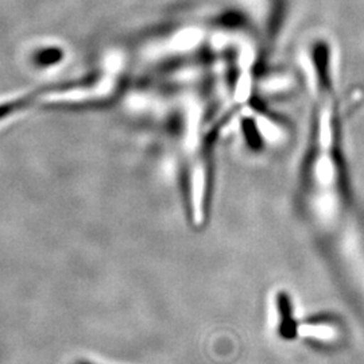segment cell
I'll use <instances>...</instances> for the list:
<instances>
[{"mask_svg": "<svg viewBox=\"0 0 364 364\" xmlns=\"http://www.w3.org/2000/svg\"><path fill=\"white\" fill-rule=\"evenodd\" d=\"M277 306L279 314V335L285 340H293L299 333V326L293 316V305L287 293L281 291L277 296Z\"/></svg>", "mask_w": 364, "mask_h": 364, "instance_id": "6da1fadb", "label": "cell"}]
</instances>
